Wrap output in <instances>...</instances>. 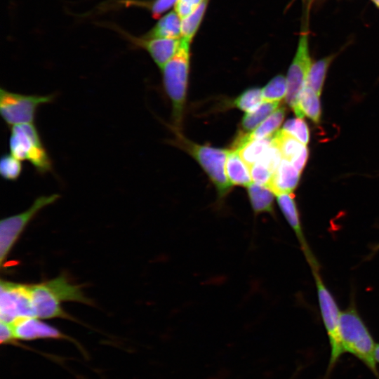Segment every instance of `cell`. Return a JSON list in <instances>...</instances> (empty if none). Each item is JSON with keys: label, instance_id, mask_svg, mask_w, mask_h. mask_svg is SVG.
Masks as SVG:
<instances>
[{"label": "cell", "instance_id": "1", "mask_svg": "<svg viewBox=\"0 0 379 379\" xmlns=\"http://www.w3.org/2000/svg\"><path fill=\"white\" fill-rule=\"evenodd\" d=\"M340 335L344 352H349L363 361L379 379L374 358L376 345L355 308L349 307L341 312Z\"/></svg>", "mask_w": 379, "mask_h": 379}, {"label": "cell", "instance_id": "2", "mask_svg": "<svg viewBox=\"0 0 379 379\" xmlns=\"http://www.w3.org/2000/svg\"><path fill=\"white\" fill-rule=\"evenodd\" d=\"M190 43L181 39L178 51L161 69L164 86L172 102L173 119L178 128L181 126L186 98L190 71Z\"/></svg>", "mask_w": 379, "mask_h": 379}, {"label": "cell", "instance_id": "3", "mask_svg": "<svg viewBox=\"0 0 379 379\" xmlns=\"http://www.w3.org/2000/svg\"><path fill=\"white\" fill-rule=\"evenodd\" d=\"M8 140L10 153L28 161L41 175L53 171V162L34 124L11 127Z\"/></svg>", "mask_w": 379, "mask_h": 379}, {"label": "cell", "instance_id": "4", "mask_svg": "<svg viewBox=\"0 0 379 379\" xmlns=\"http://www.w3.org/2000/svg\"><path fill=\"white\" fill-rule=\"evenodd\" d=\"M178 135L177 145L186 150L201 165L215 187L218 197L222 200L231 191L232 185L225 171L228 149L200 145Z\"/></svg>", "mask_w": 379, "mask_h": 379}, {"label": "cell", "instance_id": "5", "mask_svg": "<svg viewBox=\"0 0 379 379\" xmlns=\"http://www.w3.org/2000/svg\"><path fill=\"white\" fill-rule=\"evenodd\" d=\"M317 288L321 316L327 333L331 346V358L328 371H331L340 357L344 354L340 335L341 312L338 304L324 284L319 271L317 262L310 265Z\"/></svg>", "mask_w": 379, "mask_h": 379}, {"label": "cell", "instance_id": "6", "mask_svg": "<svg viewBox=\"0 0 379 379\" xmlns=\"http://www.w3.org/2000/svg\"><path fill=\"white\" fill-rule=\"evenodd\" d=\"M55 95H25L0 89V113L4 122L12 127L34 124L39 108L52 102Z\"/></svg>", "mask_w": 379, "mask_h": 379}, {"label": "cell", "instance_id": "7", "mask_svg": "<svg viewBox=\"0 0 379 379\" xmlns=\"http://www.w3.org/2000/svg\"><path fill=\"white\" fill-rule=\"evenodd\" d=\"M60 194H53L36 198L26 211L0 222V263L3 265L14 244L31 220L44 208L55 203Z\"/></svg>", "mask_w": 379, "mask_h": 379}, {"label": "cell", "instance_id": "8", "mask_svg": "<svg viewBox=\"0 0 379 379\" xmlns=\"http://www.w3.org/2000/svg\"><path fill=\"white\" fill-rule=\"evenodd\" d=\"M35 317L29 284L1 279L0 284V320L11 324L20 317Z\"/></svg>", "mask_w": 379, "mask_h": 379}, {"label": "cell", "instance_id": "9", "mask_svg": "<svg viewBox=\"0 0 379 379\" xmlns=\"http://www.w3.org/2000/svg\"><path fill=\"white\" fill-rule=\"evenodd\" d=\"M311 65L308 32L303 30L299 37L297 51L286 77V102L293 111L297 107L298 98L306 84Z\"/></svg>", "mask_w": 379, "mask_h": 379}, {"label": "cell", "instance_id": "10", "mask_svg": "<svg viewBox=\"0 0 379 379\" xmlns=\"http://www.w3.org/2000/svg\"><path fill=\"white\" fill-rule=\"evenodd\" d=\"M34 316L39 319L62 318L72 319L60 306L62 302L46 281L29 284Z\"/></svg>", "mask_w": 379, "mask_h": 379}, {"label": "cell", "instance_id": "11", "mask_svg": "<svg viewBox=\"0 0 379 379\" xmlns=\"http://www.w3.org/2000/svg\"><path fill=\"white\" fill-rule=\"evenodd\" d=\"M125 35L135 46L145 49L161 69L175 55L181 43L180 38L135 37L128 33Z\"/></svg>", "mask_w": 379, "mask_h": 379}, {"label": "cell", "instance_id": "12", "mask_svg": "<svg viewBox=\"0 0 379 379\" xmlns=\"http://www.w3.org/2000/svg\"><path fill=\"white\" fill-rule=\"evenodd\" d=\"M15 339L31 340L40 338L67 339L57 328L36 317H20L10 324Z\"/></svg>", "mask_w": 379, "mask_h": 379}, {"label": "cell", "instance_id": "13", "mask_svg": "<svg viewBox=\"0 0 379 379\" xmlns=\"http://www.w3.org/2000/svg\"><path fill=\"white\" fill-rule=\"evenodd\" d=\"M277 201L285 219L296 236L309 264L316 261L305 239L293 194L290 193L277 195Z\"/></svg>", "mask_w": 379, "mask_h": 379}, {"label": "cell", "instance_id": "14", "mask_svg": "<svg viewBox=\"0 0 379 379\" xmlns=\"http://www.w3.org/2000/svg\"><path fill=\"white\" fill-rule=\"evenodd\" d=\"M300 172L288 160L282 159L267 185L275 194H290L297 187Z\"/></svg>", "mask_w": 379, "mask_h": 379}, {"label": "cell", "instance_id": "15", "mask_svg": "<svg viewBox=\"0 0 379 379\" xmlns=\"http://www.w3.org/2000/svg\"><path fill=\"white\" fill-rule=\"evenodd\" d=\"M247 192L255 215L265 213L272 215L274 214L275 194L270 188L254 182L247 187Z\"/></svg>", "mask_w": 379, "mask_h": 379}, {"label": "cell", "instance_id": "16", "mask_svg": "<svg viewBox=\"0 0 379 379\" xmlns=\"http://www.w3.org/2000/svg\"><path fill=\"white\" fill-rule=\"evenodd\" d=\"M293 112L298 118L302 119L306 116L316 124L320 121L319 96L307 84L300 94L297 107Z\"/></svg>", "mask_w": 379, "mask_h": 379}, {"label": "cell", "instance_id": "17", "mask_svg": "<svg viewBox=\"0 0 379 379\" xmlns=\"http://www.w3.org/2000/svg\"><path fill=\"white\" fill-rule=\"evenodd\" d=\"M247 164L243 161L237 150L228 151L226 173L232 185L248 187L251 182V178Z\"/></svg>", "mask_w": 379, "mask_h": 379}, {"label": "cell", "instance_id": "18", "mask_svg": "<svg viewBox=\"0 0 379 379\" xmlns=\"http://www.w3.org/2000/svg\"><path fill=\"white\" fill-rule=\"evenodd\" d=\"M61 302L72 301L91 304L83 294L80 286L72 284L64 275L46 281Z\"/></svg>", "mask_w": 379, "mask_h": 379}, {"label": "cell", "instance_id": "19", "mask_svg": "<svg viewBox=\"0 0 379 379\" xmlns=\"http://www.w3.org/2000/svg\"><path fill=\"white\" fill-rule=\"evenodd\" d=\"M182 19L172 11L161 17L157 23L145 34L147 38H181Z\"/></svg>", "mask_w": 379, "mask_h": 379}, {"label": "cell", "instance_id": "20", "mask_svg": "<svg viewBox=\"0 0 379 379\" xmlns=\"http://www.w3.org/2000/svg\"><path fill=\"white\" fill-rule=\"evenodd\" d=\"M273 142L279 149L282 157L293 164L302 154L307 146L284 131L273 134Z\"/></svg>", "mask_w": 379, "mask_h": 379}, {"label": "cell", "instance_id": "21", "mask_svg": "<svg viewBox=\"0 0 379 379\" xmlns=\"http://www.w3.org/2000/svg\"><path fill=\"white\" fill-rule=\"evenodd\" d=\"M279 106V101H263L256 109L244 115L241 122L239 133H249L254 131L262 121L276 111Z\"/></svg>", "mask_w": 379, "mask_h": 379}, {"label": "cell", "instance_id": "22", "mask_svg": "<svg viewBox=\"0 0 379 379\" xmlns=\"http://www.w3.org/2000/svg\"><path fill=\"white\" fill-rule=\"evenodd\" d=\"M273 135L262 139L248 142L238 150L243 161L250 168L262 156L265 150L272 145Z\"/></svg>", "mask_w": 379, "mask_h": 379}, {"label": "cell", "instance_id": "23", "mask_svg": "<svg viewBox=\"0 0 379 379\" xmlns=\"http://www.w3.org/2000/svg\"><path fill=\"white\" fill-rule=\"evenodd\" d=\"M330 55L317 60L311 65L306 84L320 96L324 84L327 70L333 59Z\"/></svg>", "mask_w": 379, "mask_h": 379}, {"label": "cell", "instance_id": "24", "mask_svg": "<svg viewBox=\"0 0 379 379\" xmlns=\"http://www.w3.org/2000/svg\"><path fill=\"white\" fill-rule=\"evenodd\" d=\"M208 0H203L190 15L182 19L181 39L191 43L203 19Z\"/></svg>", "mask_w": 379, "mask_h": 379}, {"label": "cell", "instance_id": "25", "mask_svg": "<svg viewBox=\"0 0 379 379\" xmlns=\"http://www.w3.org/2000/svg\"><path fill=\"white\" fill-rule=\"evenodd\" d=\"M262 90L251 88L244 91L232 102L233 106L249 113L256 109L263 102Z\"/></svg>", "mask_w": 379, "mask_h": 379}, {"label": "cell", "instance_id": "26", "mask_svg": "<svg viewBox=\"0 0 379 379\" xmlns=\"http://www.w3.org/2000/svg\"><path fill=\"white\" fill-rule=\"evenodd\" d=\"M23 166L22 161L13 154H5L0 159V174L8 181L17 180L22 174Z\"/></svg>", "mask_w": 379, "mask_h": 379}, {"label": "cell", "instance_id": "27", "mask_svg": "<svg viewBox=\"0 0 379 379\" xmlns=\"http://www.w3.org/2000/svg\"><path fill=\"white\" fill-rule=\"evenodd\" d=\"M287 93L286 79L282 75L274 77L262 89L263 101H280Z\"/></svg>", "mask_w": 379, "mask_h": 379}, {"label": "cell", "instance_id": "28", "mask_svg": "<svg viewBox=\"0 0 379 379\" xmlns=\"http://www.w3.org/2000/svg\"><path fill=\"white\" fill-rule=\"evenodd\" d=\"M282 130L293 136L305 145L309 142V128L306 122L301 118L297 117L287 120L285 122Z\"/></svg>", "mask_w": 379, "mask_h": 379}, {"label": "cell", "instance_id": "29", "mask_svg": "<svg viewBox=\"0 0 379 379\" xmlns=\"http://www.w3.org/2000/svg\"><path fill=\"white\" fill-rule=\"evenodd\" d=\"M281 157L279 149L272 141V145L265 150L257 162H260L271 173H274L281 161Z\"/></svg>", "mask_w": 379, "mask_h": 379}, {"label": "cell", "instance_id": "30", "mask_svg": "<svg viewBox=\"0 0 379 379\" xmlns=\"http://www.w3.org/2000/svg\"><path fill=\"white\" fill-rule=\"evenodd\" d=\"M251 178L255 183L267 187L273 173L260 162H256L250 167Z\"/></svg>", "mask_w": 379, "mask_h": 379}, {"label": "cell", "instance_id": "31", "mask_svg": "<svg viewBox=\"0 0 379 379\" xmlns=\"http://www.w3.org/2000/svg\"><path fill=\"white\" fill-rule=\"evenodd\" d=\"M179 0H154L149 6L154 18H159L173 6H175Z\"/></svg>", "mask_w": 379, "mask_h": 379}, {"label": "cell", "instance_id": "32", "mask_svg": "<svg viewBox=\"0 0 379 379\" xmlns=\"http://www.w3.org/2000/svg\"><path fill=\"white\" fill-rule=\"evenodd\" d=\"M0 330L1 344L11 343L15 340L10 324L1 321Z\"/></svg>", "mask_w": 379, "mask_h": 379}, {"label": "cell", "instance_id": "33", "mask_svg": "<svg viewBox=\"0 0 379 379\" xmlns=\"http://www.w3.org/2000/svg\"><path fill=\"white\" fill-rule=\"evenodd\" d=\"M308 149L306 147L302 154L300 156V157L295 161L292 164L294 166V167L300 173L302 171L308 159Z\"/></svg>", "mask_w": 379, "mask_h": 379}, {"label": "cell", "instance_id": "34", "mask_svg": "<svg viewBox=\"0 0 379 379\" xmlns=\"http://www.w3.org/2000/svg\"><path fill=\"white\" fill-rule=\"evenodd\" d=\"M374 358L375 361L379 363V344H377L375 345V351H374Z\"/></svg>", "mask_w": 379, "mask_h": 379}, {"label": "cell", "instance_id": "35", "mask_svg": "<svg viewBox=\"0 0 379 379\" xmlns=\"http://www.w3.org/2000/svg\"><path fill=\"white\" fill-rule=\"evenodd\" d=\"M303 1L310 4L313 0H303Z\"/></svg>", "mask_w": 379, "mask_h": 379}, {"label": "cell", "instance_id": "36", "mask_svg": "<svg viewBox=\"0 0 379 379\" xmlns=\"http://www.w3.org/2000/svg\"><path fill=\"white\" fill-rule=\"evenodd\" d=\"M377 5L379 4V0H372Z\"/></svg>", "mask_w": 379, "mask_h": 379}, {"label": "cell", "instance_id": "37", "mask_svg": "<svg viewBox=\"0 0 379 379\" xmlns=\"http://www.w3.org/2000/svg\"><path fill=\"white\" fill-rule=\"evenodd\" d=\"M378 6H379V4H378Z\"/></svg>", "mask_w": 379, "mask_h": 379}]
</instances>
